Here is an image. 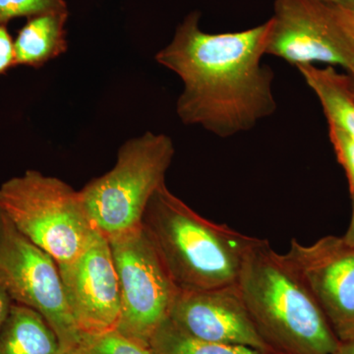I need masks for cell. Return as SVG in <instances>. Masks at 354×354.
<instances>
[{
    "label": "cell",
    "mask_w": 354,
    "mask_h": 354,
    "mask_svg": "<svg viewBox=\"0 0 354 354\" xmlns=\"http://www.w3.org/2000/svg\"><path fill=\"white\" fill-rule=\"evenodd\" d=\"M142 225L180 290L236 285L254 239L203 218L165 183L151 198Z\"/></svg>",
    "instance_id": "3"
},
{
    "label": "cell",
    "mask_w": 354,
    "mask_h": 354,
    "mask_svg": "<svg viewBox=\"0 0 354 354\" xmlns=\"http://www.w3.org/2000/svg\"><path fill=\"white\" fill-rule=\"evenodd\" d=\"M65 297L81 335L118 329L121 317L120 281L109 239L99 230L76 259L58 265Z\"/></svg>",
    "instance_id": "10"
},
{
    "label": "cell",
    "mask_w": 354,
    "mask_h": 354,
    "mask_svg": "<svg viewBox=\"0 0 354 354\" xmlns=\"http://www.w3.org/2000/svg\"><path fill=\"white\" fill-rule=\"evenodd\" d=\"M323 1L337 2V1H344V0H323Z\"/></svg>",
    "instance_id": "25"
},
{
    "label": "cell",
    "mask_w": 354,
    "mask_h": 354,
    "mask_svg": "<svg viewBox=\"0 0 354 354\" xmlns=\"http://www.w3.org/2000/svg\"><path fill=\"white\" fill-rule=\"evenodd\" d=\"M337 354H354V339L351 341L341 342Z\"/></svg>",
    "instance_id": "23"
},
{
    "label": "cell",
    "mask_w": 354,
    "mask_h": 354,
    "mask_svg": "<svg viewBox=\"0 0 354 354\" xmlns=\"http://www.w3.org/2000/svg\"><path fill=\"white\" fill-rule=\"evenodd\" d=\"M73 354H153L150 346L129 339L118 330L99 335H81Z\"/></svg>",
    "instance_id": "16"
},
{
    "label": "cell",
    "mask_w": 354,
    "mask_h": 354,
    "mask_svg": "<svg viewBox=\"0 0 354 354\" xmlns=\"http://www.w3.org/2000/svg\"><path fill=\"white\" fill-rule=\"evenodd\" d=\"M16 66L15 46L6 25H0V75Z\"/></svg>",
    "instance_id": "19"
},
{
    "label": "cell",
    "mask_w": 354,
    "mask_h": 354,
    "mask_svg": "<svg viewBox=\"0 0 354 354\" xmlns=\"http://www.w3.org/2000/svg\"><path fill=\"white\" fill-rule=\"evenodd\" d=\"M0 354H64L53 328L36 310L14 302L0 330Z\"/></svg>",
    "instance_id": "13"
},
{
    "label": "cell",
    "mask_w": 354,
    "mask_h": 354,
    "mask_svg": "<svg viewBox=\"0 0 354 354\" xmlns=\"http://www.w3.org/2000/svg\"><path fill=\"white\" fill-rule=\"evenodd\" d=\"M169 318L198 339L272 354L258 334L236 285L179 290Z\"/></svg>",
    "instance_id": "11"
},
{
    "label": "cell",
    "mask_w": 354,
    "mask_h": 354,
    "mask_svg": "<svg viewBox=\"0 0 354 354\" xmlns=\"http://www.w3.org/2000/svg\"><path fill=\"white\" fill-rule=\"evenodd\" d=\"M200 13H190L156 62L183 82L176 102L179 120L220 138L249 131L276 113L274 73L262 64L269 20L239 32L202 31Z\"/></svg>",
    "instance_id": "1"
},
{
    "label": "cell",
    "mask_w": 354,
    "mask_h": 354,
    "mask_svg": "<svg viewBox=\"0 0 354 354\" xmlns=\"http://www.w3.org/2000/svg\"><path fill=\"white\" fill-rule=\"evenodd\" d=\"M0 281L15 304L36 310L59 339L64 354L81 339L55 260L21 234L0 212Z\"/></svg>",
    "instance_id": "7"
},
{
    "label": "cell",
    "mask_w": 354,
    "mask_h": 354,
    "mask_svg": "<svg viewBox=\"0 0 354 354\" xmlns=\"http://www.w3.org/2000/svg\"><path fill=\"white\" fill-rule=\"evenodd\" d=\"M297 68L315 93L329 125L354 139V97L346 85V75L330 66L320 68L316 65H301Z\"/></svg>",
    "instance_id": "14"
},
{
    "label": "cell",
    "mask_w": 354,
    "mask_h": 354,
    "mask_svg": "<svg viewBox=\"0 0 354 354\" xmlns=\"http://www.w3.org/2000/svg\"><path fill=\"white\" fill-rule=\"evenodd\" d=\"M315 298L335 337L354 339V246L329 236L304 245L291 241L285 254Z\"/></svg>",
    "instance_id": "9"
},
{
    "label": "cell",
    "mask_w": 354,
    "mask_h": 354,
    "mask_svg": "<svg viewBox=\"0 0 354 354\" xmlns=\"http://www.w3.org/2000/svg\"><path fill=\"white\" fill-rule=\"evenodd\" d=\"M66 10L64 0H0V25H6L13 18Z\"/></svg>",
    "instance_id": "17"
},
{
    "label": "cell",
    "mask_w": 354,
    "mask_h": 354,
    "mask_svg": "<svg viewBox=\"0 0 354 354\" xmlns=\"http://www.w3.org/2000/svg\"><path fill=\"white\" fill-rule=\"evenodd\" d=\"M13 304L12 297L9 295L6 286L0 281V330L6 323V319L8 318Z\"/></svg>",
    "instance_id": "20"
},
{
    "label": "cell",
    "mask_w": 354,
    "mask_h": 354,
    "mask_svg": "<svg viewBox=\"0 0 354 354\" xmlns=\"http://www.w3.org/2000/svg\"><path fill=\"white\" fill-rule=\"evenodd\" d=\"M272 354H337L341 342L286 255L254 237L236 283Z\"/></svg>",
    "instance_id": "2"
},
{
    "label": "cell",
    "mask_w": 354,
    "mask_h": 354,
    "mask_svg": "<svg viewBox=\"0 0 354 354\" xmlns=\"http://www.w3.org/2000/svg\"><path fill=\"white\" fill-rule=\"evenodd\" d=\"M339 9L342 17L351 27L354 34V0H344V1L333 2Z\"/></svg>",
    "instance_id": "21"
},
{
    "label": "cell",
    "mask_w": 354,
    "mask_h": 354,
    "mask_svg": "<svg viewBox=\"0 0 354 354\" xmlns=\"http://www.w3.org/2000/svg\"><path fill=\"white\" fill-rule=\"evenodd\" d=\"M174 153L171 137L146 132L125 142L113 169L80 190L91 220L106 239L141 227L151 198L165 183Z\"/></svg>",
    "instance_id": "5"
},
{
    "label": "cell",
    "mask_w": 354,
    "mask_h": 354,
    "mask_svg": "<svg viewBox=\"0 0 354 354\" xmlns=\"http://www.w3.org/2000/svg\"><path fill=\"white\" fill-rule=\"evenodd\" d=\"M0 212L57 265L76 259L97 230L80 191L38 171L0 185Z\"/></svg>",
    "instance_id": "4"
},
{
    "label": "cell",
    "mask_w": 354,
    "mask_h": 354,
    "mask_svg": "<svg viewBox=\"0 0 354 354\" xmlns=\"http://www.w3.org/2000/svg\"><path fill=\"white\" fill-rule=\"evenodd\" d=\"M266 55L293 66L328 64L354 77V34L333 2L276 0Z\"/></svg>",
    "instance_id": "8"
},
{
    "label": "cell",
    "mask_w": 354,
    "mask_h": 354,
    "mask_svg": "<svg viewBox=\"0 0 354 354\" xmlns=\"http://www.w3.org/2000/svg\"><path fill=\"white\" fill-rule=\"evenodd\" d=\"M351 197H353V216H351V225H349L344 239L349 245L354 246V192L351 193Z\"/></svg>",
    "instance_id": "22"
},
{
    "label": "cell",
    "mask_w": 354,
    "mask_h": 354,
    "mask_svg": "<svg viewBox=\"0 0 354 354\" xmlns=\"http://www.w3.org/2000/svg\"><path fill=\"white\" fill-rule=\"evenodd\" d=\"M120 281L121 317L116 330L149 346L167 320L177 288L143 225L109 237Z\"/></svg>",
    "instance_id": "6"
},
{
    "label": "cell",
    "mask_w": 354,
    "mask_h": 354,
    "mask_svg": "<svg viewBox=\"0 0 354 354\" xmlns=\"http://www.w3.org/2000/svg\"><path fill=\"white\" fill-rule=\"evenodd\" d=\"M346 81L349 92H351V95L354 97V77L348 74V75H346Z\"/></svg>",
    "instance_id": "24"
},
{
    "label": "cell",
    "mask_w": 354,
    "mask_h": 354,
    "mask_svg": "<svg viewBox=\"0 0 354 354\" xmlns=\"http://www.w3.org/2000/svg\"><path fill=\"white\" fill-rule=\"evenodd\" d=\"M149 346L153 354H269L258 349L198 339L167 318L153 333Z\"/></svg>",
    "instance_id": "15"
},
{
    "label": "cell",
    "mask_w": 354,
    "mask_h": 354,
    "mask_svg": "<svg viewBox=\"0 0 354 354\" xmlns=\"http://www.w3.org/2000/svg\"><path fill=\"white\" fill-rule=\"evenodd\" d=\"M69 354H73V353H69Z\"/></svg>",
    "instance_id": "26"
},
{
    "label": "cell",
    "mask_w": 354,
    "mask_h": 354,
    "mask_svg": "<svg viewBox=\"0 0 354 354\" xmlns=\"http://www.w3.org/2000/svg\"><path fill=\"white\" fill-rule=\"evenodd\" d=\"M68 10L30 17L14 41L16 65L39 67L66 53Z\"/></svg>",
    "instance_id": "12"
},
{
    "label": "cell",
    "mask_w": 354,
    "mask_h": 354,
    "mask_svg": "<svg viewBox=\"0 0 354 354\" xmlns=\"http://www.w3.org/2000/svg\"><path fill=\"white\" fill-rule=\"evenodd\" d=\"M330 143L334 147L335 156L344 167L348 177L349 190L354 192V139L339 128L329 125Z\"/></svg>",
    "instance_id": "18"
}]
</instances>
